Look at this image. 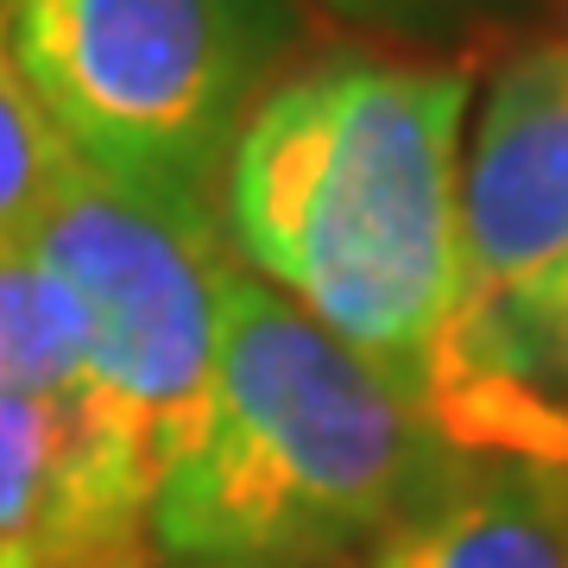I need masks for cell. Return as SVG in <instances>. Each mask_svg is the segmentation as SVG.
I'll return each mask as SVG.
<instances>
[{"mask_svg": "<svg viewBox=\"0 0 568 568\" xmlns=\"http://www.w3.org/2000/svg\"><path fill=\"white\" fill-rule=\"evenodd\" d=\"M462 121V63L328 51L265 89L222 178V227L246 272L354 347L455 455Z\"/></svg>", "mask_w": 568, "mask_h": 568, "instance_id": "1", "label": "cell"}, {"mask_svg": "<svg viewBox=\"0 0 568 568\" xmlns=\"http://www.w3.org/2000/svg\"><path fill=\"white\" fill-rule=\"evenodd\" d=\"M455 462L354 347L234 260L203 424L152 499V556L347 568Z\"/></svg>", "mask_w": 568, "mask_h": 568, "instance_id": "2", "label": "cell"}, {"mask_svg": "<svg viewBox=\"0 0 568 568\" xmlns=\"http://www.w3.org/2000/svg\"><path fill=\"white\" fill-rule=\"evenodd\" d=\"M32 253L82 297L77 443L58 518L32 549L44 568H152V499L196 443L222 328L227 227L203 203H159L77 159L32 227Z\"/></svg>", "mask_w": 568, "mask_h": 568, "instance_id": "3", "label": "cell"}, {"mask_svg": "<svg viewBox=\"0 0 568 568\" xmlns=\"http://www.w3.org/2000/svg\"><path fill=\"white\" fill-rule=\"evenodd\" d=\"M0 32L95 178L222 215L234 140L304 20L291 0H0Z\"/></svg>", "mask_w": 568, "mask_h": 568, "instance_id": "4", "label": "cell"}, {"mask_svg": "<svg viewBox=\"0 0 568 568\" xmlns=\"http://www.w3.org/2000/svg\"><path fill=\"white\" fill-rule=\"evenodd\" d=\"M462 455L568 474V39L493 77L462 164Z\"/></svg>", "mask_w": 568, "mask_h": 568, "instance_id": "5", "label": "cell"}, {"mask_svg": "<svg viewBox=\"0 0 568 568\" xmlns=\"http://www.w3.org/2000/svg\"><path fill=\"white\" fill-rule=\"evenodd\" d=\"M347 568H568V474L462 455Z\"/></svg>", "mask_w": 568, "mask_h": 568, "instance_id": "6", "label": "cell"}, {"mask_svg": "<svg viewBox=\"0 0 568 568\" xmlns=\"http://www.w3.org/2000/svg\"><path fill=\"white\" fill-rule=\"evenodd\" d=\"M82 354H89L82 297L32 246H0V398L77 410Z\"/></svg>", "mask_w": 568, "mask_h": 568, "instance_id": "7", "label": "cell"}, {"mask_svg": "<svg viewBox=\"0 0 568 568\" xmlns=\"http://www.w3.org/2000/svg\"><path fill=\"white\" fill-rule=\"evenodd\" d=\"M77 171V152L51 126L44 102L32 95L13 44L0 32V246H26L32 227L51 215L63 183Z\"/></svg>", "mask_w": 568, "mask_h": 568, "instance_id": "8", "label": "cell"}, {"mask_svg": "<svg viewBox=\"0 0 568 568\" xmlns=\"http://www.w3.org/2000/svg\"><path fill=\"white\" fill-rule=\"evenodd\" d=\"M70 443H77V410L0 398V544H44L58 518Z\"/></svg>", "mask_w": 568, "mask_h": 568, "instance_id": "9", "label": "cell"}, {"mask_svg": "<svg viewBox=\"0 0 568 568\" xmlns=\"http://www.w3.org/2000/svg\"><path fill=\"white\" fill-rule=\"evenodd\" d=\"M354 20H392V26H429L448 20V13H467V7H487V0H335Z\"/></svg>", "mask_w": 568, "mask_h": 568, "instance_id": "10", "label": "cell"}, {"mask_svg": "<svg viewBox=\"0 0 568 568\" xmlns=\"http://www.w3.org/2000/svg\"><path fill=\"white\" fill-rule=\"evenodd\" d=\"M0 568H44L26 544H0Z\"/></svg>", "mask_w": 568, "mask_h": 568, "instance_id": "11", "label": "cell"}, {"mask_svg": "<svg viewBox=\"0 0 568 568\" xmlns=\"http://www.w3.org/2000/svg\"><path fill=\"white\" fill-rule=\"evenodd\" d=\"M152 568H272V562H152Z\"/></svg>", "mask_w": 568, "mask_h": 568, "instance_id": "12", "label": "cell"}]
</instances>
